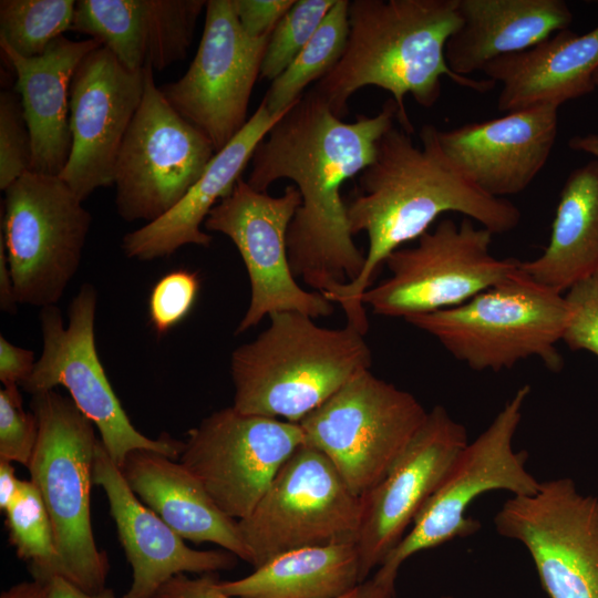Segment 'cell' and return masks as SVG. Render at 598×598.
I'll return each mask as SVG.
<instances>
[{"instance_id": "1", "label": "cell", "mask_w": 598, "mask_h": 598, "mask_svg": "<svg viewBox=\"0 0 598 598\" xmlns=\"http://www.w3.org/2000/svg\"><path fill=\"white\" fill-rule=\"evenodd\" d=\"M396 113L390 97L378 114L344 122L309 90L252 154L246 182L254 189L267 193L287 178L300 194L287 233L288 259L293 276L320 293L354 280L363 268L365 254L353 240L341 190L374 161Z\"/></svg>"}, {"instance_id": "2", "label": "cell", "mask_w": 598, "mask_h": 598, "mask_svg": "<svg viewBox=\"0 0 598 598\" xmlns=\"http://www.w3.org/2000/svg\"><path fill=\"white\" fill-rule=\"evenodd\" d=\"M421 146L392 126L379 141L374 161L358 175L357 192L346 202L351 234L365 233L368 251L360 275L323 296L344 311L347 323L363 334L369 321L362 295L371 287L386 257L403 244L417 240L444 213L477 221L493 234L515 229L520 210L506 198L493 197L448 161L439 128L420 130Z\"/></svg>"}, {"instance_id": "3", "label": "cell", "mask_w": 598, "mask_h": 598, "mask_svg": "<svg viewBox=\"0 0 598 598\" xmlns=\"http://www.w3.org/2000/svg\"><path fill=\"white\" fill-rule=\"evenodd\" d=\"M462 23L458 0H352L344 52L310 90L343 118L357 91L380 87L392 95L396 121L412 135L414 126L404 103L408 94L430 109L441 96L443 76L477 93L497 84L457 75L448 68L445 45Z\"/></svg>"}, {"instance_id": "4", "label": "cell", "mask_w": 598, "mask_h": 598, "mask_svg": "<svg viewBox=\"0 0 598 598\" xmlns=\"http://www.w3.org/2000/svg\"><path fill=\"white\" fill-rule=\"evenodd\" d=\"M371 364L364 334L353 326L331 329L300 312L272 313L262 332L231 353V406L299 423Z\"/></svg>"}, {"instance_id": "5", "label": "cell", "mask_w": 598, "mask_h": 598, "mask_svg": "<svg viewBox=\"0 0 598 598\" xmlns=\"http://www.w3.org/2000/svg\"><path fill=\"white\" fill-rule=\"evenodd\" d=\"M38 441L27 467L51 518L56 558L53 577L85 592L104 590L110 565L91 520V487L96 445L94 424L70 396L55 390L32 395Z\"/></svg>"}, {"instance_id": "6", "label": "cell", "mask_w": 598, "mask_h": 598, "mask_svg": "<svg viewBox=\"0 0 598 598\" xmlns=\"http://www.w3.org/2000/svg\"><path fill=\"white\" fill-rule=\"evenodd\" d=\"M569 311L566 298L518 269L466 302L405 319L475 371H501L530 357L559 371Z\"/></svg>"}, {"instance_id": "7", "label": "cell", "mask_w": 598, "mask_h": 598, "mask_svg": "<svg viewBox=\"0 0 598 598\" xmlns=\"http://www.w3.org/2000/svg\"><path fill=\"white\" fill-rule=\"evenodd\" d=\"M493 235L466 217L440 220L415 246L386 257L390 276L362 295V305L375 315L405 320L466 302L518 269L519 260L492 255Z\"/></svg>"}, {"instance_id": "8", "label": "cell", "mask_w": 598, "mask_h": 598, "mask_svg": "<svg viewBox=\"0 0 598 598\" xmlns=\"http://www.w3.org/2000/svg\"><path fill=\"white\" fill-rule=\"evenodd\" d=\"M3 192L1 236L17 301L55 306L78 272L92 216L59 175L31 171Z\"/></svg>"}, {"instance_id": "9", "label": "cell", "mask_w": 598, "mask_h": 598, "mask_svg": "<svg viewBox=\"0 0 598 598\" xmlns=\"http://www.w3.org/2000/svg\"><path fill=\"white\" fill-rule=\"evenodd\" d=\"M97 293L84 283L69 307L66 327L56 306L42 308L43 348L31 375L20 386L31 395L63 386L71 400L97 429L112 461L121 467L135 450H150L178 460L184 441L164 433L151 439L131 422L116 396L95 344Z\"/></svg>"}, {"instance_id": "10", "label": "cell", "mask_w": 598, "mask_h": 598, "mask_svg": "<svg viewBox=\"0 0 598 598\" xmlns=\"http://www.w3.org/2000/svg\"><path fill=\"white\" fill-rule=\"evenodd\" d=\"M361 517L362 497L326 454L303 443L251 513L237 522L250 565L257 568L287 551L357 543Z\"/></svg>"}, {"instance_id": "11", "label": "cell", "mask_w": 598, "mask_h": 598, "mask_svg": "<svg viewBox=\"0 0 598 598\" xmlns=\"http://www.w3.org/2000/svg\"><path fill=\"white\" fill-rule=\"evenodd\" d=\"M426 416L413 394L367 370L299 424L306 443L326 454L362 496L386 474Z\"/></svg>"}, {"instance_id": "12", "label": "cell", "mask_w": 598, "mask_h": 598, "mask_svg": "<svg viewBox=\"0 0 598 598\" xmlns=\"http://www.w3.org/2000/svg\"><path fill=\"white\" fill-rule=\"evenodd\" d=\"M529 393V385L520 386L491 424L466 444L411 529L381 566L399 571L414 554L477 533L481 523L465 514L477 497L489 491H507L513 496L538 491L540 482L526 468L527 452L516 451L513 444Z\"/></svg>"}, {"instance_id": "13", "label": "cell", "mask_w": 598, "mask_h": 598, "mask_svg": "<svg viewBox=\"0 0 598 598\" xmlns=\"http://www.w3.org/2000/svg\"><path fill=\"white\" fill-rule=\"evenodd\" d=\"M141 104L114 171L115 205L125 221H154L198 181L216 154L212 142L165 99L145 69Z\"/></svg>"}, {"instance_id": "14", "label": "cell", "mask_w": 598, "mask_h": 598, "mask_svg": "<svg viewBox=\"0 0 598 598\" xmlns=\"http://www.w3.org/2000/svg\"><path fill=\"white\" fill-rule=\"evenodd\" d=\"M300 204L293 184L280 196H270L239 178L204 223L206 230L233 241L248 272L250 301L235 330L237 336L272 313L295 311L316 319L334 310L322 293L302 289L289 265L287 233Z\"/></svg>"}, {"instance_id": "15", "label": "cell", "mask_w": 598, "mask_h": 598, "mask_svg": "<svg viewBox=\"0 0 598 598\" xmlns=\"http://www.w3.org/2000/svg\"><path fill=\"white\" fill-rule=\"evenodd\" d=\"M493 522L528 551L549 598H598V496L558 477L506 499Z\"/></svg>"}, {"instance_id": "16", "label": "cell", "mask_w": 598, "mask_h": 598, "mask_svg": "<svg viewBox=\"0 0 598 598\" xmlns=\"http://www.w3.org/2000/svg\"><path fill=\"white\" fill-rule=\"evenodd\" d=\"M303 443L299 423L246 414L233 406L187 432L179 456L227 516L247 517L278 471Z\"/></svg>"}, {"instance_id": "17", "label": "cell", "mask_w": 598, "mask_h": 598, "mask_svg": "<svg viewBox=\"0 0 598 598\" xmlns=\"http://www.w3.org/2000/svg\"><path fill=\"white\" fill-rule=\"evenodd\" d=\"M269 35L241 28L233 0H208L200 42L187 71L159 86L168 103L223 150L246 125Z\"/></svg>"}, {"instance_id": "18", "label": "cell", "mask_w": 598, "mask_h": 598, "mask_svg": "<svg viewBox=\"0 0 598 598\" xmlns=\"http://www.w3.org/2000/svg\"><path fill=\"white\" fill-rule=\"evenodd\" d=\"M467 443L464 425L435 405L386 474L361 496L357 547L362 581L402 540Z\"/></svg>"}, {"instance_id": "19", "label": "cell", "mask_w": 598, "mask_h": 598, "mask_svg": "<svg viewBox=\"0 0 598 598\" xmlns=\"http://www.w3.org/2000/svg\"><path fill=\"white\" fill-rule=\"evenodd\" d=\"M144 85V70L126 69L103 45L79 64L70 90L71 153L59 176L82 202L114 185L117 155Z\"/></svg>"}, {"instance_id": "20", "label": "cell", "mask_w": 598, "mask_h": 598, "mask_svg": "<svg viewBox=\"0 0 598 598\" xmlns=\"http://www.w3.org/2000/svg\"><path fill=\"white\" fill-rule=\"evenodd\" d=\"M558 109L534 105L439 130V141L461 174L484 193L504 198L524 192L546 165L558 134Z\"/></svg>"}, {"instance_id": "21", "label": "cell", "mask_w": 598, "mask_h": 598, "mask_svg": "<svg viewBox=\"0 0 598 598\" xmlns=\"http://www.w3.org/2000/svg\"><path fill=\"white\" fill-rule=\"evenodd\" d=\"M93 484L106 495L120 543L132 566L133 580L124 598H155L179 574L204 575L236 567L238 557L228 550L188 547L133 493L101 440L95 450Z\"/></svg>"}, {"instance_id": "22", "label": "cell", "mask_w": 598, "mask_h": 598, "mask_svg": "<svg viewBox=\"0 0 598 598\" xmlns=\"http://www.w3.org/2000/svg\"><path fill=\"white\" fill-rule=\"evenodd\" d=\"M205 0H79L72 31L89 35L131 71L184 60Z\"/></svg>"}, {"instance_id": "23", "label": "cell", "mask_w": 598, "mask_h": 598, "mask_svg": "<svg viewBox=\"0 0 598 598\" xmlns=\"http://www.w3.org/2000/svg\"><path fill=\"white\" fill-rule=\"evenodd\" d=\"M288 110L271 114L261 101L243 130L214 155L198 181L171 210L123 237L124 254L133 259L153 260L187 245L209 247L213 238L202 230L208 214L231 193L258 144Z\"/></svg>"}, {"instance_id": "24", "label": "cell", "mask_w": 598, "mask_h": 598, "mask_svg": "<svg viewBox=\"0 0 598 598\" xmlns=\"http://www.w3.org/2000/svg\"><path fill=\"white\" fill-rule=\"evenodd\" d=\"M102 44L94 39H55L39 56L23 58L0 43L6 61L17 75L18 92L32 143L31 171L60 175L68 163L70 90L82 60Z\"/></svg>"}, {"instance_id": "25", "label": "cell", "mask_w": 598, "mask_h": 598, "mask_svg": "<svg viewBox=\"0 0 598 598\" xmlns=\"http://www.w3.org/2000/svg\"><path fill=\"white\" fill-rule=\"evenodd\" d=\"M598 69V25L585 34L560 30L532 48L485 65L487 79L502 84L497 109L514 112L563 103L591 93Z\"/></svg>"}, {"instance_id": "26", "label": "cell", "mask_w": 598, "mask_h": 598, "mask_svg": "<svg viewBox=\"0 0 598 598\" xmlns=\"http://www.w3.org/2000/svg\"><path fill=\"white\" fill-rule=\"evenodd\" d=\"M120 470L140 501L184 540L213 543L250 564L238 522L217 507L183 463L154 451L135 450Z\"/></svg>"}, {"instance_id": "27", "label": "cell", "mask_w": 598, "mask_h": 598, "mask_svg": "<svg viewBox=\"0 0 598 598\" xmlns=\"http://www.w3.org/2000/svg\"><path fill=\"white\" fill-rule=\"evenodd\" d=\"M458 9L463 23L445 45V60L461 76L527 50L573 21L563 0H458Z\"/></svg>"}, {"instance_id": "28", "label": "cell", "mask_w": 598, "mask_h": 598, "mask_svg": "<svg viewBox=\"0 0 598 598\" xmlns=\"http://www.w3.org/2000/svg\"><path fill=\"white\" fill-rule=\"evenodd\" d=\"M519 268L559 293L598 271V159L569 173L546 248Z\"/></svg>"}, {"instance_id": "29", "label": "cell", "mask_w": 598, "mask_h": 598, "mask_svg": "<svg viewBox=\"0 0 598 598\" xmlns=\"http://www.w3.org/2000/svg\"><path fill=\"white\" fill-rule=\"evenodd\" d=\"M361 582L357 543L347 542L283 553L216 587L233 598H339Z\"/></svg>"}, {"instance_id": "30", "label": "cell", "mask_w": 598, "mask_h": 598, "mask_svg": "<svg viewBox=\"0 0 598 598\" xmlns=\"http://www.w3.org/2000/svg\"><path fill=\"white\" fill-rule=\"evenodd\" d=\"M349 0H336L318 30L289 66L271 81L262 102L271 114L290 109L341 59L349 35Z\"/></svg>"}, {"instance_id": "31", "label": "cell", "mask_w": 598, "mask_h": 598, "mask_svg": "<svg viewBox=\"0 0 598 598\" xmlns=\"http://www.w3.org/2000/svg\"><path fill=\"white\" fill-rule=\"evenodd\" d=\"M74 0H1L0 43L23 58L41 55L71 30Z\"/></svg>"}, {"instance_id": "32", "label": "cell", "mask_w": 598, "mask_h": 598, "mask_svg": "<svg viewBox=\"0 0 598 598\" xmlns=\"http://www.w3.org/2000/svg\"><path fill=\"white\" fill-rule=\"evenodd\" d=\"M9 539L19 558L28 563L32 579L53 578L56 550L47 506L35 484L21 480L17 496L4 511Z\"/></svg>"}, {"instance_id": "33", "label": "cell", "mask_w": 598, "mask_h": 598, "mask_svg": "<svg viewBox=\"0 0 598 598\" xmlns=\"http://www.w3.org/2000/svg\"><path fill=\"white\" fill-rule=\"evenodd\" d=\"M336 0H296L271 31L260 79L272 81L296 59L313 37Z\"/></svg>"}, {"instance_id": "34", "label": "cell", "mask_w": 598, "mask_h": 598, "mask_svg": "<svg viewBox=\"0 0 598 598\" xmlns=\"http://www.w3.org/2000/svg\"><path fill=\"white\" fill-rule=\"evenodd\" d=\"M32 143L17 91L0 93V189L31 172Z\"/></svg>"}, {"instance_id": "35", "label": "cell", "mask_w": 598, "mask_h": 598, "mask_svg": "<svg viewBox=\"0 0 598 598\" xmlns=\"http://www.w3.org/2000/svg\"><path fill=\"white\" fill-rule=\"evenodd\" d=\"M200 281L196 271L172 270L152 288L148 299L150 321L154 331L166 334L190 312Z\"/></svg>"}, {"instance_id": "36", "label": "cell", "mask_w": 598, "mask_h": 598, "mask_svg": "<svg viewBox=\"0 0 598 598\" xmlns=\"http://www.w3.org/2000/svg\"><path fill=\"white\" fill-rule=\"evenodd\" d=\"M39 430L34 413L23 409L19 385L0 390V460L29 466Z\"/></svg>"}, {"instance_id": "37", "label": "cell", "mask_w": 598, "mask_h": 598, "mask_svg": "<svg viewBox=\"0 0 598 598\" xmlns=\"http://www.w3.org/2000/svg\"><path fill=\"white\" fill-rule=\"evenodd\" d=\"M398 573L380 566L374 575L339 598H395ZM217 579V573L196 578L179 574L171 578L155 598H233L216 587Z\"/></svg>"}, {"instance_id": "38", "label": "cell", "mask_w": 598, "mask_h": 598, "mask_svg": "<svg viewBox=\"0 0 598 598\" xmlns=\"http://www.w3.org/2000/svg\"><path fill=\"white\" fill-rule=\"evenodd\" d=\"M568 322L563 341L573 351L598 357V271L566 292Z\"/></svg>"}, {"instance_id": "39", "label": "cell", "mask_w": 598, "mask_h": 598, "mask_svg": "<svg viewBox=\"0 0 598 598\" xmlns=\"http://www.w3.org/2000/svg\"><path fill=\"white\" fill-rule=\"evenodd\" d=\"M296 0H233L244 31L252 38L269 35Z\"/></svg>"}, {"instance_id": "40", "label": "cell", "mask_w": 598, "mask_h": 598, "mask_svg": "<svg viewBox=\"0 0 598 598\" xmlns=\"http://www.w3.org/2000/svg\"><path fill=\"white\" fill-rule=\"evenodd\" d=\"M35 362L32 350L12 344L0 336V381L3 386H20L31 375Z\"/></svg>"}, {"instance_id": "41", "label": "cell", "mask_w": 598, "mask_h": 598, "mask_svg": "<svg viewBox=\"0 0 598 598\" xmlns=\"http://www.w3.org/2000/svg\"><path fill=\"white\" fill-rule=\"evenodd\" d=\"M17 298L9 268L3 237L0 234V308L7 313H16Z\"/></svg>"}, {"instance_id": "42", "label": "cell", "mask_w": 598, "mask_h": 598, "mask_svg": "<svg viewBox=\"0 0 598 598\" xmlns=\"http://www.w3.org/2000/svg\"><path fill=\"white\" fill-rule=\"evenodd\" d=\"M49 598H118L111 588H105L97 594H89L74 586L62 577H53L50 580ZM124 598V596L122 597Z\"/></svg>"}, {"instance_id": "43", "label": "cell", "mask_w": 598, "mask_h": 598, "mask_svg": "<svg viewBox=\"0 0 598 598\" xmlns=\"http://www.w3.org/2000/svg\"><path fill=\"white\" fill-rule=\"evenodd\" d=\"M21 480L11 462L0 460V509L4 512L18 494Z\"/></svg>"}, {"instance_id": "44", "label": "cell", "mask_w": 598, "mask_h": 598, "mask_svg": "<svg viewBox=\"0 0 598 598\" xmlns=\"http://www.w3.org/2000/svg\"><path fill=\"white\" fill-rule=\"evenodd\" d=\"M50 581L43 582L32 579L31 581H22L11 586L3 591L0 598H49Z\"/></svg>"}, {"instance_id": "45", "label": "cell", "mask_w": 598, "mask_h": 598, "mask_svg": "<svg viewBox=\"0 0 598 598\" xmlns=\"http://www.w3.org/2000/svg\"><path fill=\"white\" fill-rule=\"evenodd\" d=\"M568 147L576 152L594 155L598 159V134L574 135L568 141Z\"/></svg>"}, {"instance_id": "46", "label": "cell", "mask_w": 598, "mask_h": 598, "mask_svg": "<svg viewBox=\"0 0 598 598\" xmlns=\"http://www.w3.org/2000/svg\"><path fill=\"white\" fill-rule=\"evenodd\" d=\"M594 83H595L596 87H598V69L594 74Z\"/></svg>"}, {"instance_id": "47", "label": "cell", "mask_w": 598, "mask_h": 598, "mask_svg": "<svg viewBox=\"0 0 598 598\" xmlns=\"http://www.w3.org/2000/svg\"><path fill=\"white\" fill-rule=\"evenodd\" d=\"M440 598H453V597L448 596V595H445V596H441Z\"/></svg>"}]
</instances>
